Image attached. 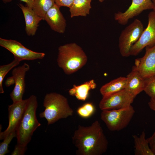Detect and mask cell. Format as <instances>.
<instances>
[{"instance_id": "6da1fadb", "label": "cell", "mask_w": 155, "mask_h": 155, "mask_svg": "<svg viewBox=\"0 0 155 155\" xmlns=\"http://www.w3.org/2000/svg\"><path fill=\"white\" fill-rule=\"evenodd\" d=\"M72 142L79 155H101L108 148V142L99 121L91 125H79L72 137Z\"/></svg>"}, {"instance_id": "7a4b0ae2", "label": "cell", "mask_w": 155, "mask_h": 155, "mask_svg": "<svg viewBox=\"0 0 155 155\" xmlns=\"http://www.w3.org/2000/svg\"><path fill=\"white\" fill-rule=\"evenodd\" d=\"M87 59L82 48L76 43L66 44L58 48L57 64L66 74L70 75L79 70L86 64Z\"/></svg>"}, {"instance_id": "3957f363", "label": "cell", "mask_w": 155, "mask_h": 155, "mask_svg": "<svg viewBox=\"0 0 155 155\" xmlns=\"http://www.w3.org/2000/svg\"><path fill=\"white\" fill-rule=\"evenodd\" d=\"M38 103L36 96L32 95L27 99V103L22 118L16 131L17 144L27 148L34 132L41 125L36 112Z\"/></svg>"}, {"instance_id": "277c9868", "label": "cell", "mask_w": 155, "mask_h": 155, "mask_svg": "<svg viewBox=\"0 0 155 155\" xmlns=\"http://www.w3.org/2000/svg\"><path fill=\"white\" fill-rule=\"evenodd\" d=\"M43 104L45 109L39 115L40 118L46 120L48 125L61 119L71 116L73 113L67 99L56 92L47 94L44 97Z\"/></svg>"}, {"instance_id": "5b68a950", "label": "cell", "mask_w": 155, "mask_h": 155, "mask_svg": "<svg viewBox=\"0 0 155 155\" xmlns=\"http://www.w3.org/2000/svg\"><path fill=\"white\" fill-rule=\"evenodd\" d=\"M135 113V110L131 105L123 108L102 111L100 118L109 130L119 131L128 125Z\"/></svg>"}, {"instance_id": "8992f818", "label": "cell", "mask_w": 155, "mask_h": 155, "mask_svg": "<svg viewBox=\"0 0 155 155\" xmlns=\"http://www.w3.org/2000/svg\"><path fill=\"white\" fill-rule=\"evenodd\" d=\"M144 30L141 21L135 19L122 31L119 37V48L123 57L130 56L131 47L139 40Z\"/></svg>"}, {"instance_id": "52a82bcc", "label": "cell", "mask_w": 155, "mask_h": 155, "mask_svg": "<svg viewBox=\"0 0 155 155\" xmlns=\"http://www.w3.org/2000/svg\"><path fill=\"white\" fill-rule=\"evenodd\" d=\"M0 46L11 53L13 55L14 58L18 59L21 61L41 59L45 56L44 53L33 51L15 40L0 38Z\"/></svg>"}, {"instance_id": "ba28073f", "label": "cell", "mask_w": 155, "mask_h": 155, "mask_svg": "<svg viewBox=\"0 0 155 155\" xmlns=\"http://www.w3.org/2000/svg\"><path fill=\"white\" fill-rule=\"evenodd\" d=\"M134 98L124 89L103 96L99 107L102 111L123 108L131 106Z\"/></svg>"}, {"instance_id": "9c48e42d", "label": "cell", "mask_w": 155, "mask_h": 155, "mask_svg": "<svg viewBox=\"0 0 155 155\" xmlns=\"http://www.w3.org/2000/svg\"><path fill=\"white\" fill-rule=\"evenodd\" d=\"M155 45V11L150 12L148 15V23L138 41L132 46L130 55H137L146 46Z\"/></svg>"}, {"instance_id": "30bf717a", "label": "cell", "mask_w": 155, "mask_h": 155, "mask_svg": "<svg viewBox=\"0 0 155 155\" xmlns=\"http://www.w3.org/2000/svg\"><path fill=\"white\" fill-rule=\"evenodd\" d=\"M27 103V99H22L8 106V125L4 131H0L1 140H3L10 133L16 131L23 115Z\"/></svg>"}, {"instance_id": "8fae6325", "label": "cell", "mask_w": 155, "mask_h": 155, "mask_svg": "<svg viewBox=\"0 0 155 155\" xmlns=\"http://www.w3.org/2000/svg\"><path fill=\"white\" fill-rule=\"evenodd\" d=\"M153 7L152 0H132L130 5L125 11L115 13L114 19L120 24L125 25L130 19L139 15L144 10L153 9Z\"/></svg>"}, {"instance_id": "7c38bea8", "label": "cell", "mask_w": 155, "mask_h": 155, "mask_svg": "<svg viewBox=\"0 0 155 155\" xmlns=\"http://www.w3.org/2000/svg\"><path fill=\"white\" fill-rule=\"evenodd\" d=\"M134 66L144 79L155 75V45L147 46L142 57L136 59Z\"/></svg>"}, {"instance_id": "4fadbf2b", "label": "cell", "mask_w": 155, "mask_h": 155, "mask_svg": "<svg viewBox=\"0 0 155 155\" xmlns=\"http://www.w3.org/2000/svg\"><path fill=\"white\" fill-rule=\"evenodd\" d=\"M30 69L29 65L24 63L22 65L14 68L12 71L15 80V86L10 94L13 102L22 100L25 89V77Z\"/></svg>"}, {"instance_id": "5bb4252c", "label": "cell", "mask_w": 155, "mask_h": 155, "mask_svg": "<svg viewBox=\"0 0 155 155\" xmlns=\"http://www.w3.org/2000/svg\"><path fill=\"white\" fill-rule=\"evenodd\" d=\"M55 4L46 14L44 18L51 29L59 33H63L65 30L66 21L60 10Z\"/></svg>"}, {"instance_id": "9a60e30c", "label": "cell", "mask_w": 155, "mask_h": 155, "mask_svg": "<svg viewBox=\"0 0 155 155\" xmlns=\"http://www.w3.org/2000/svg\"><path fill=\"white\" fill-rule=\"evenodd\" d=\"M126 77L127 84L125 90L134 98L144 90L145 79L141 75L134 66Z\"/></svg>"}, {"instance_id": "2e32d148", "label": "cell", "mask_w": 155, "mask_h": 155, "mask_svg": "<svg viewBox=\"0 0 155 155\" xmlns=\"http://www.w3.org/2000/svg\"><path fill=\"white\" fill-rule=\"evenodd\" d=\"M18 6L23 14L25 22V31L28 36L35 35L39 24L43 19L38 16L32 8L27 6L19 3Z\"/></svg>"}, {"instance_id": "e0dca14e", "label": "cell", "mask_w": 155, "mask_h": 155, "mask_svg": "<svg viewBox=\"0 0 155 155\" xmlns=\"http://www.w3.org/2000/svg\"><path fill=\"white\" fill-rule=\"evenodd\" d=\"M127 84V78L120 77L103 85L100 92L102 96L115 93L125 89Z\"/></svg>"}, {"instance_id": "ac0fdd59", "label": "cell", "mask_w": 155, "mask_h": 155, "mask_svg": "<svg viewBox=\"0 0 155 155\" xmlns=\"http://www.w3.org/2000/svg\"><path fill=\"white\" fill-rule=\"evenodd\" d=\"M96 85L94 80L86 82L79 85H74L69 91L70 95L75 96L78 100L85 101L87 98L89 91L94 89Z\"/></svg>"}, {"instance_id": "d6986e66", "label": "cell", "mask_w": 155, "mask_h": 155, "mask_svg": "<svg viewBox=\"0 0 155 155\" xmlns=\"http://www.w3.org/2000/svg\"><path fill=\"white\" fill-rule=\"evenodd\" d=\"M134 142V153L135 155H154L149 143L146 138V133L143 131L139 136H133Z\"/></svg>"}, {"instance_id": "ffe728a7", "label": "cell", "mask_w": 155, "mask_h": 155, "mask_svg": "<svg viewBox=\"0 0 155 155\" xmlns=\"http://www.w3.org/2000/svg\"><path fill=\"white\" fill-rule=\"evenodd\" d=\"M92 0H74L69 8L71 18L79 16L85 17L90 13Z\"/></svg>"}, {"instance_id": "44dd1931", "label": "cell", "mask_w": 155, "mask_h": 155, "mask_svg": "<svg viewBox=\"0 0 155 155\" xmlns=\"http://www.w3.org/2000/svg\"><path fill=\"white\" fill-rule=\"evenodd\" d=\"M55 4V0H34L32 9L43 20L48 10Z\"/></svg>"}, {"instance_id": "7402d4cb", "label": "cell", "mask_w": 155, "mask_h": 155, "mask_svg": "<svg viewBox=\"0 0 155 155\" xmlns=\"http://www.w3.org/2000/svg\"><path fill=\"white\" fill-rule=\"evenodd\" d=\"M21 61L16 58H14L13 60L10 63L0 66V93H4L2 82L4 77L7 73L12 68L18 65Z\"/></svg>"}, {"instance_id": "603a6c76", "label": "cell", "mask_w": 155, "mask_h": 155, "mask_svg": "<svg viewBox=\"0 0 155 155\" xmlns=\"http://www.w3.org/2000/svg\"><path fill=\"white\" fill-rule=\"evenodd\" d=\"M151 98H155V75L145 79L144 90Z\"/></svg>"}, {"instance_id": "cb8c5ba5", "label": "cell", "mask_w": 155, "mask_h": 155, "mask_svg": "<svg viewBox=\"0 0 155 155\" xmlns=\"http://www.w3.org/2000/svg\"><path fill=\"white\" fill-rule=\"evenodd\" d=\"M16 137V132L14 131L8 134L0 144V155H4L9 152L8 146L12 139Z\"/></svg>"}, {"instance_id": "d4e9b609", "label": "cell", "mask_w": 155, "mask_h": 155, "mask_svg": "<svg viewBox=\"0 0 155 155\" xmlns=\"http://www.w3.org/2000/svg\"><path fill=\"white\" fill-rule=\"evenodd\" d=\"M94 111V108L92 103H88L80 107L77 110V113L81 117L87 118L90 117Z\"/></svg>"}, {"instance_id": "484cf974", "label": "cell", "mask_w": 155, "mask_h": 155, "mask_svg": "<svg viewBox=\"0 0 155 155\" xmlns=\"http://www.w3.org/2000/svg\"><path fill=\"white\" fill-rule=\"evenodd\" d=\"M74 0H55V4L59 7H66L69 8Z\"/></svg>"}, {"instance_id": "4316f807", "label": "cell", "mask_w": 155, "mask_h": 155, "mask_svg": "<svg viewBox=\"0 0 155 155\" xmlns=\"http://www.w3.org/2000/svg\"><path fill=\"white\" fill-rule=\"evenodd\" d=\"M27 149V148L23 147L16 145L13 151L11 153L12 155H23Z\"/></svg>"}, {"instance_id": "83f0119b", "label": "cell", "mask_w": 155, "mask_h": 155, "mask_svg": "<svg viewBox=\"0 0 155 155\" xmlns=\"http://www.w3.org/2000/svg\"><path fill=\"white\" fill-rule=\"evenodd\" d=\"M147 139L151 150L155 155V130L152 135Z\"/></svg>"}, {"instance_id": "f1b7e54d", "label": "cell", "mask_w": 155, "mask_h": 155, "mask_svg": "<svg viewBox=\"0 0 155 155\" xmlns=\"http://www.w3.org/2000/svg\"><path fill=\"white\" fill-rule=\"evenodd\" d=\"M15 82L13 77L12 76L8 78L6 80L5 84L7 87L15 84Z\"/></svg>"}, {"instance_id": "f546056e", "label": "cell", "mask_w": 155, "mask_h": 155, "mask_svg": "<svg viewBox=\"0 0 155 155\" xmlns=\"http://www.w3.org/2000/svg\"><path fill=\"white\" fill-rule=\"evenodd\" d=\"M148 105L150 108L155 112V98H150Z\"/></svg>"}, {"instance_id": "4dcf8cb0", "label": "cell", "mask_w": 155, "mask_h": 155, "mask_svg": "<svg viewBox=\"0 0 155 155\" xmlns=\"http://www.w3.org/2000/svg\"><path fill=\"white\" fill-rule=\"evenodd\" d=\"M20 1L25 2L26 5L32 8L34 0H20Z\"/></svg>"}, {"instance_id": "1f68e13d", "label": "cell", "mask_w": 155, "mask_h": 155, "mask_svg": "<svg viewBox=\"0 0 155 155\" xmlns=\"http://www.w3.org/2000/svg\"><path fill=\"white\" fill-rule=\"evenodd\" d=\"M3 2L5 3H9L12 1V0H2Z\"/></svg>"}, {"instance_id": "d6a6232c", "label": "cell", "mask_w": 155, "mask_h": 155, "mask_svg": "<svg viewBox=\"0 0 155 155\" xmlns=\"http://www.w3.org/2000/svg\"><path fill=\"white\" fill-rule=\"evenodd\" d=\"M153 3L154 7L153 10L155 11V0H152Z\"/></svg>"}, {"instance_id": "836d02e7", "label": "cell", "mask_w": 155, "mask_h": 155, "mask_svg": "<svg viewBox=\"0 0 155 155\" xmlns=\"http://www.w3.org/2000/svg\"><path fill=\"white\" fill-rule=\"evenodd\" d=\"M104 0H99V1L100 2H102L104 1Z\"/></svg>"}]
</instances>
